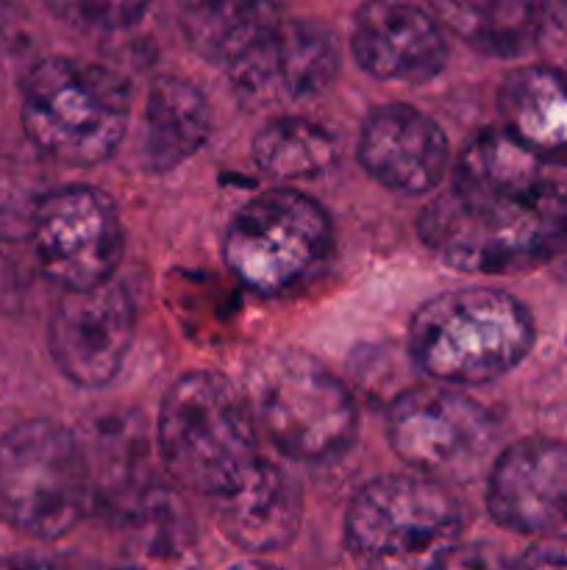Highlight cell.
Segmentation results:
<instances>
[{
    "label": "cell",
    "instance_id": "4",
    "mask_svg": "<svg viewBox=\"0 0 567 570\" xmlns=\"http://www.w3.org/2000/svg\"><path fill=\"white\" fill-rule=\"evenodd\" d=\"M20 117L39 154L61 165H98L126 137L131 87L106 65L50 56L26 76Z\"/></svg>",
    "mask_w": 567,
    "mask_h": 570
},
{
    "label": "cell",
    "instance_id": "18",
    "mask_svg": "<svg viewBox=\"0 0 567 570\" xmlns=\"http://www.w3.org/2000/svg\"><path fill=\"white\" fill-rule=\"evenodd\" d=\"M284 20L278 0H178V26L187 45L222 70L248 59Z\"/></svg>",
    "mask_w": 567,
    "mask_h": 570
},
{
    "label": "cell",
    "instance_id": "10",
    "mask_svg": "<svg viewBox=\"0 0 567 570\" xmlns=\"http://www.w3.org/2000/svg\"><path fill=\"white\" fill-rule=\"evenodd\" d=\"M28 237L42 273L61 289H87L115 278L126 250L115 200L89 184L44 193Z\"/></svg>",
    "mask_w": 567,
    "mask_h": 570
},
{
    "label": "cell",
    "instance_id": "19",
    "mask_svg": "<svg viewBox=\"0 0 567 570\" xmlns=\"http://www.w3.org/2000/svg\"><path fill=\"white\" fill-rule=\"evenodd\" d=\"M211 134L206 95L187 78L165 76L150 87L139 128V159L150 173L176 170L198 154Z\"/></svg>",
    "mask_w": 567,
    "mask_h": 570
},
{
    "label": "cell",
    "instance_id": "20",
    "mask_svg": "<svg viewBox=\"0 0 567 570\" xmlns=\"http://www.w3.org/2000/svg\"><path fill=\"white\" fill-rule=\"evenodd\" d=\"M556 0H428L445 31L476 50L517 56L534 48L539 26Z\"/></svg>",
    "mask_w": 567,
    "mask_h": 570
},
{
    "label": "cell",
    "instance_id": "22",
    "mask_svg": "<svg viewBox=\"0 0 567 570\" xmlns=\"http://www.w3.org/2000/svg\"><path fill=\"white\" fill-rule=\"evenodd\" d=\"M50 9L76 28L122 31L142 20L150 0H48Z\"/></svg>",
    "mask_w": 567,
    "mask_h": 570
},
{
    "label": "cell",
    "instance_id": "17",
    "mask_svg": "<svg viewBox=\"0 0 567 570\" xmlns=\"http://www.w3.org/2000/svg\"><path fill=\"white\" fill-rule=\"evenodd\" d=\"M504 128L543 165L567 167V76L548 65L511 70L498 89Z\"/></svg>",
    "mask_w": 567,
    "mask_h": 570
},
{
    "label": "cell",
    "instance_id": "9",
    "mask_svg": "<svg viewBox=\"0 0 567 570\" xmlns=\"http://www.w3.org/2000/svg\"><path fill=\"white\" fill-rule=\"evenodd\" d=\"M387 434L411 471L442 484H467L493 460L498 423L470 395L450 387H415L389 410Z\"/></svg>",
    "mask_w": 567,
    "mask_h": 570
},
{
    "label": "cell",
    "instance_id": "21",
    "mask_svg": "<svg viewBox=\"0 0 567 570\" xmlns=\"http://www.w3.org/2000/svg\"><path fill=\"white\" fill-rule=\"evenodd\" d=\"M339 139L331 128L309 117L284 115L259 128L253 137L256 167L276 181H300L317 178L339 161Z\"/></svg>",
    "mask_w": 567,
    "mask_h": 570
},
{
    "label": "cell",
    "instance_id": "23",
    "mask_svg": "<svg viewBox=\"0 0 567 570\" xmlns=\"http://www.w3.org/2000/svg\"><path fill=\"white\" fill-rule=\"evenodd\" d=\"M534 48L543 56V65L567 76V0H556L539 26Z\"/></svg>",
    "mask_w": 567,
    "mask_h": 570
},
{
    "label": "cell",
    "instance_id": "5",
    "mask_svg": "<svg viewBox=\"0 0 567 570\" xmlns=\"http://www.w3.org/2000/svg\"><path fill=\"white\" fill-rule=\"evenodd\" d=\"M245 399L259 432L289 460H337L356 438L354 395L304 351H261L245 373Z\"/></svg>",
    "mask_w": 567,
    "mask_h": 570
},
{
    "label": "cell",
    "instance_id": "25",
    "mask_svg": "<svg viewBox=\"0 0 567 570\" xmlns=\"http://www.w3.org/2000/svg\"><path fill=\"white\" fill-rule=\"evenodd\" d=\"M554 271H556V276H561V278H565V282H567V245L559 250V254H556Z\"/></svg>",
    "mask_w": 567,
    "mask_h": 570
},
{
    "label": "cell",
    "instance_id": "14",
    "mask_svg": "<svg viewBox=\"0 0 567 570\" xmlns=\"http://www.w3.org/2000/svg\"><path fill=\"white\" fill-rule=\"evenodd\" d=\"M359 165L381 187L422 195L439 187L450 165L442 126L409 104H387L365 117L359 131Z\"/></svg>",
    "mask_w": 567,
    "mask_h": 570
},
{
    "label": "cell",
    "instance_id": "3",
    "mask_svg": "<svg viewBox=\"0 0 567 570\" xmlns=\"http://www.w3.org/2000/svg\"><path fill=\"white\" fill-rule=\"evenodd\" d=\"M534 345L531 312L495 287L434 295L411 317L409 351L422 373L450 387L487 384L515 371Z\"/></svg>",
    "mask_w": 567,
    "mask_h": 570
},
{
    "label": "cell",
    "instance_id": "16",
    "mask_svg": "<svg viewBox=\"0 0 567 570\" xmlns=\"http://www.w3.org/2000/svg\"><path fill=\"white\" fill-rule=\"evenodd\" d=\"M217 527L233 546L253 554L287 549L300 529L304 495L276 462L261 460L215 499Z\"/></svg>",
    "mask_w": 567,
    "mask_h": 570
},
{
    "label": "cell",
    "instance_id": "6",
    "mask_svg": "<svg viewBox=\"0 0 567 570\" xmlns=\"http://www.w3.org/2000/svg\"><path fill=\"white\" fill-rule=\"evenodd\" d=\"M92 493V468L70 429L33 417L0 438V518L39 540L78 527Z\"/></svg>",
    "mask_w": 567,
    "mask_h": 570
},
{
    "label": "cell",
    "instance_id": "12",
    "mask_svg": "<svg viewBox=\"0 0 567 570\" xmlns=\"http://www.w3.org/2000/svg\"><path fill=\"white\" fill-rule=\"evenodd\" d=\"M350 50L378 81L426 83L448 65L442 22L406 0H367L350 26Z\"/></svg>",
    "mask_w": 567,
    "mask_h": 570
},
{
    "label": "cell",
    "instance_id": "2",
    "mask_svg": "<svg viewBox=\"0 0 567 570\" xmlns=\"http://www.w3.org/2000/svg\"><path fill=\"white\" fill-rule=\"evenodd\" d=\"M156 440L167 476L209 499L231 490L259 462V426L248 399L211 371L183 373L170 384Z\"/></svg>",
    "mask_w": 567,
    "mask_h": 570
},
{
    "label": "cell",
    "instance_id": "7",
    "mask_svg": "<svg viewBox=\"0 0 567 570\" xmlns=\"http://www.w3.org/2000/svg\"><path fill=\"white\" fill-rule=\"evenodd\" d=\"M459 501L442 482L417 476H381L367 482L345 512L350 554L384 566H439L459 543Z\"/></svg>",
    "mask_w": 567,
    "mask_h": 570
},
{
    "label": "cell",
    "instance_id": "8",
    "mask_svg": "<svg viewBox=\"0 0 567 570\" xmlns=\"http://www.w3.org/2000/svg\"><path fill=\"white\" fill-rule=\"evenodd\" d=\"M331 217L295 189H267L233 212L222 237V259L239 284L278 295L304 282L328 254Z\"/></svg>",
    "mask_w": 567,
    "mask_h": 570
},
{
    "label": "cell",
    "instance_id": "1",
    "mask_svg": "<svg viewBox=\"0 0 567 570\" xmlns=\"http://www.w3.org/2000/svg\"><path fill=\"white\" fill-rule=\"evenodd\" d=\"M422 243L459 273H517L554 262L567 245V187L539 176L520 184L450 187L422 209Z\"/></svg>",
    "mask_w": 567,
    "mask_h": 570
},
{
    "label": "cell",
    "instance_id": "24",
    "mask_svg": "<svg viewBox=\"0 0 567 570\" xmlns=\"http://www.w3.org/2000/svg\"><path fill=\"white\" fill-rule=\"evenodd\" d=\"M520 566L528 568H567V538H550L534 543L520 557Z\"/></svg>",
    "mask_w": 567,
    "mask_h": 570
},
{
    "label": "cell",
    "instance_id": "15",
    "mask_svg": "<svg viewBox=\"0 0 567 570\" xmlns=\"http://www.w3.org/2000/svg\"><path fill=\"white\" fill-rule=\"evenodd\" d=\"M339 72V45L320 22L284 20L248 59L228 70L239 95L261 104L315 98Z\"/></svg>",
    "mask_w": 567,
    "mask_h": 570
},
{
    "label": "cell",
    "instance_id": "13",
    "mask_svg": "<svg viewBox=\"0 0 567 570\" xmlns=\"http://www.w3.org/2000/svg\"><path fill=\"white\" fill-rule=\"evenodd\" d=\"M489 515L517 534H550L567 523V445L517 440L495 456L487 482Z\"/></svg>",
    "mask_w": 567,
    "mask_h": 570
},
{
    "label": "cell",
    "instance_id": "11",
    "mask_svg": "<svg viewBox=\"0 0 567 570\" xmlns=\"http://www.w3.org/2000/svg\"><path fill=\"white\" fill-rule=\"evenodd\" d=\"M137 332V309L120 282L64 289L48 326L56 367L76 387H106L122 371Z\"/></svg>",
    "mask_w": 567,
    "mask_h": 570
}]
</instances>
